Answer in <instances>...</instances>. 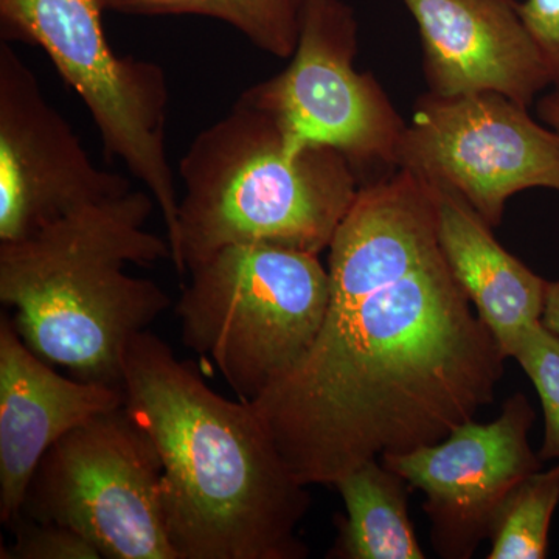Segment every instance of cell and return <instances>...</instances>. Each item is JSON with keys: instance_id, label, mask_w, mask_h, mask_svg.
<instances>
[{"instance_id": "cell-1", "label": "cell", "mask_w": 559, "mask_h": 559, "mask_svg": "<svg viewBox=\"0 0 559 559\" xmlns=\"http://www.w3.org/2000/svg\"><path fill=\"white\" fill-rule=\"evenodd\" d=\"M507 359L439 249L373 288L331 293L310 349L249 404L301 484L334 485L474 419Z\"/></svg>"}, {"instance_id": "cell-2", "label": "cell", "mask_w": 559, "mask_h": 559, "mask_svg": "<svg viewBox=\"0 0 559 559\" xmlns=\"http://www.w3.org/2000/svg\"><path fill=\"white\" fill-rule=\"evenodd\" d=\"M123 390L124 409L159 452L162 510L178 559L308 557L297 530L310 492L249 403L221 396L148 330L127 349Z\"/></svg>"}, {"instance_id": "cell-3", "label": "cell", "mask_w": 559, "mask_h": 559, "mask_svg": "<svg viewBox=\"0 0 559 559\" xmlns=\"http://www.w3.org/2000/svg\"><path fill=\"white\" fill-rule=\"evenodd\" d=\"M154 207L150 191L132 189L0 242V301L40 359L123 388L131 341L171 305L157 283L124 271L171 260L167 238L146 230Z\"/></svg>"}, {"instance_id": "cell-4", "label": "cell", "mask_w": 559, "mask_h": 559, "mask_svg": "<svg viewBox=\"0 0 559 559\" xmlns=\"http://www.w3.org/2000/svg\"><path fill=\"white\" fill-rule=\"evenodd\" d=\"M179 173L186 191L171 245L179 275L245 242L319 255L360 187L340 151L296 145L271 114L240 97L193 139Z\"/></svg>"}, {"instance_id": "cell-5", "label": "cell", "mask_w": 559, "mask_h": 559, "mask_svg": "<svg viewBox=\"0 0 559 559\" xmlns=\"http://www.w3.org/2000/svg\"><path fill=\"white\" fill-rule=\"evenodd\" d=\"M189 272L176 305L183 344L252 403L318 337L330 305L329 270L314 253L245 242Z\"/></svg>"}, {"instance_id": "cell-6", "label": "cell", "mask_w": 559, "mask_h": 559, "mask_svg": "<svg viewBox=\"0 0 559 559\" xmlns=\"http://www.w3.org/2000/svg\"><path fill=\"white\" fill-rule=\"evenodd\" d=\"M103 13L102 0H0V39L49 55L90 110L105 156L123 162L156 201L171 248L179 197L167 151V75L156 62L119 57L106 38Z\"/></svg>"}, {"instance_id": "cell-7", "label": "cell", "mask_w": 559, "mask_h": 559, "mask_svg": "<svg viewBox=\"0 0 559 559\" xmlns=\"http://www.w3.org/2000/svg\"><path fill=\"white\" fill-rule=\"evenodd\" d=\"M160 479L153 440L119 407L47 451L21 516L75 530L103 558L178 559L165 527Z\"/></svg>"}, {"instance_id": "cell-8", "label": "cell", "mask_w": 559, "mask_h": 559, "mask_svg": "<svg viewBox=\"0 0 559 559\" xmlns=\"http://www.w3.org/2000/svg\"><path fill=\"white\" fill-rule=\"evenodd\" d=\"M358 32L355 10L344 0H304L288 68L240 98L271 114L296 145L340 151L360 179L400 168L407 124L380 83L356 70Z\"/></svg>"}, {"instance_id": "cell-9", "label": "cell", "mask_w": 559, "mask_h": 559, "mask_svg": "<svg viewBox=\"0 0 559 559\" xmlns=\"http://www.w3.org/2000/svg\"><path fill=\"white\" fill-rule=\"evenodd\" d=\"M400 167L454 191L495 229L514 194L559 191V135L528 108L495 92L462 97L428 92L415 103Z\"/></svg>"}, {"instance_id": "cell-10", "label": "cell", "mask_w": 559, "mask_h": 559, "mask_svg": "<svg viewBox=\"0 0 559 559\" xmlns=\"http://www.w3.org/2000/svg\"><path fill=\"white\" fill-rule=\"evenodd\" d=\"M131 190L130 179L91 160L35 72L0 39V242Z\"/></svg>"}, {"instance_id": "cell-11", "label": "cell", "mask_w": 559, "mask_h": 559, "mask_svg": "<svg viewBox=\"0 0 559 559\" xmlns=\"http://www.w3.org/2000/svg\"><path fill=\"white\" fill-rule=\"evenodd\" d=\"M535 418L527 396L514 393L495 421L469 419L437 443L381 457L409 488L425 495L423 510L439 557L473 558L489 538L503 500L543 468L528 441Z\"/></svg>"}, {"instance_id": "cell-12", "label": "cell", "mask_w": 559, "mask_h": 559, "mask_svg": "<svg viewBox=\"0 0 559 559\" xmlns=\"http://www.w3.org/2000/svg\"><path fill=\"white\" fill-rule=\"evenodd\" d=\"M417 24L423 70L439 97L495 92L530 108L551 86L516 0H401Z\"/></svg>"}, {"instance_id": "cell-13", "label": "cell", "mask_w": 559, "mask_h": 559, "mask_svg": "<svg viewBox=\"0 0 559 559\" xmlns=\"http://www.w3.org/2000/svg\"><path fill=\"white\" fill-rule=\"evenodd\" d=\"M124 406V390L64 378L0 319V521L21 518L28 485L47 451L83 423Z\"/></svg>"}, {"instance_id": "cell-14", "label": "cell", "mask_w": 559, "mask_h": 559, "mask_svg": "<svg viewBox=\"0 0 559 559\" xmlns=\"http://www.w3.org/2000/svg\"><path fill=\"white\" fill-rule=\"evenodd\" d=\"M430 186L441 253L481 322L511 358L522 334L540 322L547 280L503 248L468 202L444 187Z\"/></svg>"}, {"instance_id": "cell-15", "label": "cell", "mask_w": 559, "mask_h": 559, "mask_svg": "<svg viewBox=\"0 0 559 559\" xmlns=\"http://www.w3.org/2000/svg\"><path fill=\"white\" fill-rule=\"evenodd\" d=\"M345 506L340 535L329 558L425 559L407 502V481L371 459L333 485Z\"/></svg>"}, {"instance_id": "cell-16", "label": "cell", "mask_w": 559, "mask_h": 559, "mask_svg": "<svg viewBox=\"0 0 559 559\" xmlns=\"http://www.w3.org/2000/svg\"><path fill=\"white\" fill-rule=\"evenodd\" d=\"M304 0H102L127 16H202L226 22L253 46L289 60L299 43Z\"/></svg>"}, {"instance_id": "cell-17", "label": "cell", "mask_w": 559, "mask_h": 559, "mask_svg": "<svg viewBox=\"0 0 559 559\" xmlns=\"http://www.w3.org/2000/svg\"><path fill=\"white\" fill-rule=\"evenodd\" d=\"M559 506V460L536 471L503 500L489 532L488 559H544Z\"/></svg>"}, {"instance_id": "cell-18", "label": "cell", "mask_w": 559, "mask_h": 559, "mask_svg": "<svg viewBox=\"0 0 559 559\" xmlns=\"http://www.w3.org/2000/svg\"><path fill=\"white\" fill-rule=\"evenodd\" d=\"M535 385L544 414L543 462L559 460V336L536 323L522 334L511 353Z\"/></svg>"}, {"instance_id": "cell-19", "label": "cell", "mask_w": 559, "mask_h": 559, "mask_svg": "<svg viewBox=\"0 0 559 559\" xmlns=\"http://www.w3.org/2000/svg\"><path fill=\"white\" fill-rule=\"evenodd\" d=\"M14 543L2 547V559H98L97 547L75 530L21 516L11 525Z\"/></svg>"}, {"instance_id": "cell-20", "label": "cell", "mask_w": 559, "mask_h": 559, "mask_svg": "<svg viewBox=\"0 0 559 559\" xmlns=\"http://www.w3.org/2000/svg\"><path fill=\"white\" fill-rule=\"evenodd\" d=\"M518 10L546 61L551 87L559 91V0H522Z\"/></svg>"}, {"instance_id": "cell-21", "label": "cell", "mask_w": 559, "mask_h": 559, "mask_svg": "<svg viewBox=\"0 0 559 559\" xmlns=\"http://www.w3.org/2000/svg\"><path fill=\"white\" fill-rule=\"evenodd\" d=\"M540 323L551 333L559 336V280H547L546 297H544L543 316Z\"/></svg>"}, {"instance_id": "cell-22", "label": "cell", "mask_w": 559, "mask_h": 559, "mask_svg": "<svg viewBox=\"0 0 559 559\" xmlns=\"http://www.w3.org/2000/svg\"><path fill=\"white\" fill-rule=\"evenodd\" d=\"M536 110L539 120L559 135V91L554 90L540 97Z\"/></svg>"}]
</instances>
